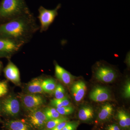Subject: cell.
Instances as JSON below:
<instances>
[{
    "label": "cell",
    "mask_w": 130,
    "mask_h": 130,
    "mask_svg": "<svg viewBox=\"0 0 130 130\" xmlns=\"http://www.w3.org/2000/svg\"><path fill=\"white\" fill-rule=\"evenodd\" d=\"M2 113L7 116L16 117L19 113L20 105L18 98L12 95L8 96L1 101Z\"/></svg>",
    "instance_id": "cell-4"
},
{
    "label": "cell",
    "mask_w": 130,
    "mask_h": 130,
    "mask_svg": "<svg viewBox=\"0 0 130 130\" xmlns=\"http://www.w3.org/2000/svg\"><path fill=\"white\" fill-rule=\"evenodd\" d=\"M23 46L11 39L0 37V57L9 58Z\"/></svg>",
    "instance_id": "cell-6"
},
{
    "label": "cell",
    "mask_w": 130,
    "mask_h": 130,
    "mask_svg": "<svg viewBox=\"0 0 130 130\" xmlns=\"http://www.w3.org/2000/svg\"><path fill=\"white\" fill-rule=\"evenodd\" d=\"M107 130H121L118 126L115 124H112L108 126L106 128Z\"/></svg>",
    "instance_id": "cell-29"
},
{
    "label": "cell",
    "mask_w": 130,
    "mask_h": 130,
    "mask_svg": "<svg viewBox=\"0 0 130 130\" xmlns=\"http://www.w3.org/2000/svg\"><path fill=\"white\" fill-rule=\"evenodd\" d=\"M43 111L48 121L63 116L61 115L56 108H54L47 107L44 109Z\"/></svg>",
    "instance_id": "cell-20"
},
{
    "label": "cell",
    "mask_w": 130,
    "mask_h": 130,
    "mask_svg": "<svg viewBox=\"0 0 130 130\" xmlns=\"http://www.w3.org/2000/svg\"><path fill=\"white\" fill-rule=\"evenodd\" d=\"M59 113L61 116H66L72 113L74 111V109L70 106L61 107L59 108H56Z\"/></svg>",
    "instance_id": "cell-22"
},
{
    "label": "cell",
    "mask_w": 130,
    "mask_h": 130,
    "mask_svg": "<svg viewBox=\"0 0 130 130\" xmlns=\"http://www.w3.org/2000/svg\"><path fill=\"white\" fill-rule=\"evenodd\" d=\"M94 116L93 108L89 106L83 107L78 112V118L81 121H89L93 118Z\"/></svg>",
    "instance_id": "cell-16"
},
{
    "label": "cell",
    "mask_w": 130,
    "mask_h": 130,
    "mask_svg": "<svg viewBox=\"0 0 130 130\" xmlns=\"http://www.w3.org/2000/svg\"><path fill=\"white\" fill-rule=\"evenodd\" d=\"M79 124L77 121H68L62 130H76Z\"/></svg>",
    "instance_id": "cell-26"
},
{
    "label": "cell",
    "mask_w": 130,
    "mask_h": 130,
    "mask_svg": "<svg viewBox=\"0 0 130 130\" xmlns=\"http://www.w3.org/2000/svg\"><path fill=\"white\" fill-rule=\"evenodd\" d=\"M124 115L125 120L126 129H129L130 126V116L128 113L124 111Z\"/></svg>",
    "instance_id": "cell-27"
},
{
    "label": "cell",
    "mask_w": 130,
    "mask_h": 130,
    "mask_svg": "<svg viewBox=\"0 0 130 130\" xmlns=\"http://www.w3.org/2000/svg\"><path fill=\"white\" fill-rule=\"evenodd\" d=\"M1 113H2L1 106V101H0V121H1Z\"/></svg>",
    "instance_id": "cell-30"
},
{
    "label": "cell",
    "mask_w": 130,
    "mask_h": 130,
    "mask_svg": "<svg viewBox=\"0 0 130 130\" xmlns=\"http://www.w3.org/2000/svg\"><path fill=\"white\" fill-rule=\"evenodd\" d=\"M30 13L25 0H2L0 3V21L2 24Z\"/></svg>",
    "instance_id": "cell-2"
},
{
    "label": "cell",
    "mask_w": 130,
    "mask_h": 130,
    "mask_svg": "<svg viewBox=\"0 0 130 130\" xmlns=\"http://www.w3.org/2000/svg\"><path fill=\"white\" fill-rule=\"evenodd\" d=\"M68 118L63 116L60 117L47 121L46 124L42 130H50L53 129L59 124L60 123L63 121H68Z\"/></svg>",
    "instance_id": "cell-18"
},
{
    "label": "cell",
    "mask_w": 130,
    "mask_h": 130,
    "mask_svg": "<svg viewBox=\"0 0 130 130\" xmlns=\"http://www.w3.org/2000/svg\"><path fill=\"white\" fill-rule=\"evenodd\" d=\"M56 82L52 78H48L43 80L42 87L43 92L51 94L53 93L56 86Z\"/></svg>",
    "instance_id": "cell-17"
},
{
    "label": "cell",
    "mask_w": 130,
    "mask_h": 130,
    "mask_svg": "<svg viewBox=\"0 0 130 130\" xmlns=\"http://www.w3.org/2000/svg\"><path fill=\"white\" fill-rule=\"evenodd\" d=\"M50 105L56 108H59L61 107L70 106V100L67 96H66L63 98L56 99L55 98L51 100L50 101Z\"/></svg>",
    "instance_id": "cell-19"
},
{
    "label": "cell",
    "mask_w": 130,
    "mask_h": 130,
    "mask_svg": "<svg viewBox=\"0 0 130 130\" xmlns=\"http://www.w3.org/2000/svg\"><path fill=\"white\" fill-rule=\"evenodd\" d=\"M42 79L41 78H36L30 81L26 86L28 93L36 94H41L43 92L42 87Z\"/></svg>",
    "instance_id": "cell-13"
},
{
    "label": "cell",
    "mask_w": 130,
    "mask_h": 130,
    "mask_svg": "<svg viewBox=\"0 0 130 130\" xmlns=\"http://www.w3.org/2000/svg\"><path fill=\"white\" fill-rule=\"evenodd\" d=\"M28 118L30 124L39 129H42L48 121L43 111L40 109L29 112Z\"/></svg>",
    "instance_id": "cell-8"
},
{
    "label": "cell",
    "mask_w": 130,
    "mask_h": 130,
    "mask_svg": "<svg viewBox=\"0 0 130 130\" xmlns=\"http://www.w3.org/2000/svg\"><path fill=\"white\" fill-rule=\"evenodd\" d=\"M53 93L55 99H61L66 96L65 89L63 86L59 84L56 85V88Z\"/></svg>",
    "instance_id": "cell-21"
},
{
    "label": "cell",
    "mask_w": 130,
    "mask_h": 130,
    "mask_svg": "<svg viewBox=\"0 0 130 130\" xmlns=\"http://www.w3.org/2000/svg\"><path fill=\"white\" fill-rule=\"evenodd\" d=\"M8 130H33L28 123L19 120H12L6 123Z\"/></svg>",
    "instance_id": "cell-14"
},
{
    "label": "cell",
    "mask_w": 130,
    "mask_h": 130,
    "mask_svg": "<svg viewBox=\"0 0 130 130\" xmlns=\"http://www.w3.org/2000/svg\"><path fill=\"white\" fill-rule=\"evenodd\" d=\"M55 76L60 81L66 85L72 82L73 76L69 72L56 63L55 64Z\"/></svg>",
    "instance_id": "cell-12"
},
{
    "label": "cell",
    "mask_w": 130,
    "mask_h": 130,
    "mask_svg": "<svg viewBox=\"0 0 130 130\" xmlns=\"http://www.w3.org/2000/svg\"><path fill=\"white\" fill-rule=\"evenodd\" d=\"M96 79L105 83L113 82L116 78V73L115 70L107 66H101L96 68L95 73Z\"/></svg>",
    "instance_id": "cell-7"
},
{
    "label": "cell",
    "mask_w": 130,
    "mask_h": 130,
    "mask_svg": "<svg viewBox=\"0 0 130 130\" xmlns=\"http://www.w3.org/2000/svg\"><path fill=\"white\" fill-rule=\"evenodd\" d=\"M124 111L123 110L119 111L118 112V117L119 123L121 127L123 129H126L125 120L124 117Z\"/></svg>",
    "instance_id": "cell-25"
},
{
    "label": "cell",
    "mask_w": 130,
    "mask_h": 130,
    "mask_svg": "<svg viewBox=\"0 0 130 130\" xmlns=\"http://www.w3.org/2000/svg\"><path fill=\"white\" fill-rule=\"evenodd\" d=\"M71 90L75 101L76 102H79L84 97L87 87L85 82L79 81L73 85Z\"/></svg>",
    "instance_id": "cell-11"
},
{
    "label": "cell",
    "mask_w": 130,
    "mask_h": 130,
    "mask_svg": "<svg viewBox=\"0 0 130 130\" xmlns=\"http://www.w3.org/2000/svg\"><path fill=\"white\" fill-rule=\"evenodd\" d=\"M90 98L91 100L96 102H103L111 99V94L107 88L97 86L91 91Z\"/></svg>",
    "instance_id": "cell-10"
},
{
    "label": "cell",
    "mask_w": 130,
    "mask_h": 130,
    "mask_svg": "<svg viewBox=\"0 0 130 130\" xmlns=\"http://www.w3.org/2000/svg\"><path fill=\"white\" fill-rule=\"evenodd\" d=\"M123 95L126 98H129L130 97V82L129 79L126 81L123 89Z\"/></svg>",
    "instance_id": "cell-24"
},
{
    "label": "cell",
    "mask_w": 130,
    "mask_h": 130,
    "mask_svg": "<svg viewBox=\"0 0 130 130\" xmlns=\"http://www.w3.org/2000/svg\"><path fill=\"white\" fill-rule=\"evenodd\" d=\"M113 108L111 104L107 103L102 106L98 114V120L100 121L108 120L112 115Z\"/></svg>",
    "instance_id": "cell-15"
},
{
    "label": "cell",
    "mask_w": 130,
    "mask_h": 130,
    "mask_svg": "<svg viewBox=\"0 0 130 130\" xmlns=\"http://www.w3.org/2000/svg\"><path fill=\"white\" fill-rule=\"evenodd\" d=\"M8 92V86L7 81H0V98L6 95Z\"/></svg>",
    "instance_id": "cell-23"
},
{
    "label": "cell",
    "mask_w": 130,
    "mask_h": 130,
    "mask_svg": "<svg viewBox=\"0 0 130 130\" xmlns=\"http://www.w3.org/2000/svg\"><path fill=\"white\" fill-rule=\"evenodd\" d=\"M2 63H1V62L0 61V72H1V70L2 69Z\"/></svg>",
    "instance_id": "cell-31"
},
{
    "label": "cell",
    "mask_w": 130,
    "mask_h": 130,
    "mask_svg": "<svg viewBox=\"0 0 130 130\" xmlns=\"http://www.w3.org/2000/svg\"><path fill=\"white\" fill-rule=\"evenodd\" d=\"M4 74L5 76L8 80L17 85L20 84V73L18 67L9 60L7 64L4 68Z\"/></svg>",
    "instance_id": "cell-9"
},
{
    "label": "cell",
    "mask_w": 130,
    "mask_h": 130,
    "mask_svg": "<svg viewBox=\"0 0 130 130\" xmlns=\"http://www.w3.org/2000/svg\"><path fill=\"white\" fill-rule=\"evenodd\" d=\"M68 122V121H66L61 122L56 126L54 128L50 130H62Z\"/></svg>",
    "instance_id": "cell-28"
},
{
    "label": "cell",
    "mask_w": 130,
    "mask_h": 130,
    "mask_svg": "<svg viewBox=\"0 0 130 130\" xmlns=\"http://www.w3.org/2000/svg\"><path fill=\"white\" fill-rule=\"evenodd\" d=\"M19 98L22 105L29 112L40 109L44 102V98L40 94H21Z\"/></svg>",
    "instance_id": "cell-5"
},
{
    "label": "cell",
    "mask_w": 130,
    "mask_h": 130,
    "mask_svg": "<svg viewBox=\"0 0 130 130\" xmlns=\"http://www.w3.org/2000/svg\"><path fill=\"white\" fill-rule=\"evenodd\" d=\"M61 4H59L55 9H48L41 6L38 9V18L40 21V31L45 32L48 29L50 26L58 16V11L61 7Z\"/></svg>",
    "instance_id": "cell-3"
},
{
    "label": "cell",
    "mask_w": 130,
    "mask_h": 130,
    "mask_svg": "<svg viewBox=\"0 0 130 130\" xmlns=\"http://www.w3.org/2000/svg\"><path fill=\"white\" fill-rule=\"evenodd\" d=\"M40 30V26L32 13L0 24V37L25 45L30 41Z\"/></svg>",
    "instance_id": "cell-1"
}]
</instances>
